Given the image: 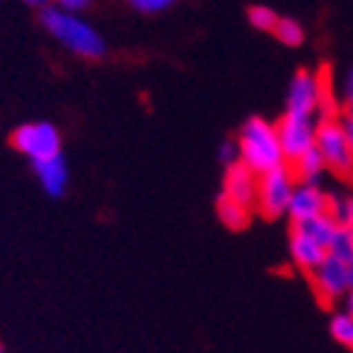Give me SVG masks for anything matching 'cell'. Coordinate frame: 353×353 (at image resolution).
I'll return each mask as SVG.
<instances>
[{
	"instance_id": "4316f807",
	"label": "cell",
	"mask_w": 353,
	"mask_h": 353,
	"mask_svg": "<svg viewBox=\"0 0 353 353\" xmlns=\"http://www.w3.org/2000/svg\"><path fill=\"white\" fill-rule=\"evenodd\" d=\"M25 3H28V6H45L48 0H25Z\"/></svg>"
},
{
	"instance_id": "30bf717a",
	"label": "cell",
	"mask_w": 353,
	"mask_h": 353,
	"mask_svg": "<svg viewBox=\"0 0 353 353\" xmlns=\"http://www.w3.org/2000/svg\"><path fill=\"white\" fill-rule=\"evenodd\" d=\"M257 183L259 176L252 173L245 163H232L225 168V181H223V195L230 201L240 203L248 210L257 205Z\"/></svg>"
},
{
	"instance_id": "44dd1931",
	"label": "cell",
	"mask_w": 353,
	"mask_h": 353,
	"mask_svg": "<svg viewBox=\"0 0 353 353\" xmlns=\"http://www.w3.org/2000/svg\"><path fill=\"white\" fill-rule=\"evenodd\" d=\"M134 10L146 12V15H153V12H163L171 6H176L178 0H126Z\"/></svg>"
},
{
	"instance_id": "5bb4252c",
	"label": "cell",
	"mask_w": 353,
	"mask_h": 353,
	"mask_svg": "<svg viewBox=\"0 0 353 353\" xmlns=\"http://www.w3.org/2000/svg\"><path fill=\"white\" fill-rule=\"evenodd\" d=\"M339 228H341V225L336 223L329 212V215H319V218L309 220V223L296 225L294 230H301V232H306L309 237H314V240H316L319 245H324L326 252H329V245H331V240H334L336 232H339Z\"/></svg>"
},
{
	"instance_id": "ffe728a7",
	"label": "cell",
	"mask_w": 353,
	"mask_h": 353,
	"mask_svg": "<svg viewBox=\"0 0 353 353\" xmlns=\"http://www.w3.org/2000/svg\"><path fill=\"white\" fill-rule=\"evenodd\" d=\"M331 218L346 230H353V198H331Z\"/></svg>"
},
{
	"instance_id": "8fae6325",
	"label": "cell",
	"mask_w": 353,
	"mask_h": 353,
	"mask_svg": "<svg viewBox=\"0 0 353 353\" xmlns=\"http://www.w3.org/2000/svg\"><path fill=\"white\" fill-rule=\"evenodd\" d=\"M32 168H35L37 181H40V185L45 188V193L52 195V198L65 195L67 183H70V171H67V161L62 153L50 156V159L35 161Z\"/></svg>"
},
{
	"instance_id": "9c48e42d",
	"label": "cell",
	"mask_w": 353,
	"mask_h": 353,
	"mask_svg": "<svg viewBox=\"0 0 353 353\" xmlns=\"http://www.w3.org/2000/svg\"><path fill=\"white\" fill-rule=\"evenodd\" d=\"M312 284H314L316 296L324 301V304L343 299V294L348 292L346 265H343L341 259L326 254L324 262H321L316 270H312Z\"/></svg>"
},
{
	"instance_id": "f546056e",
	"label": "cell",
	"mask_w": 353,
	"mask_h": 353,
	"mask_svg": "<svg viewBox=\"0 0 353 353\" xmlns=\"http://www.w3.org/2000/svg\"><path fill=\"white\" fill-rule=\"evenodd\" d=\"M351 232H353V230H351Z\"/></svg>"
},
{
	"instance_id": "cb8c5ba5",
	"label": "cell",
	"mask_w": 353,
	"mask_h": 353,
	"mask_svg": "<svg viewBox=\"0 0 353 353\" xmlns=\"http://www.w3.org/2000/svg\"><path fill=\"white\" fill-rule=\"evenodd\" d=\"M343 104H346V112H353V67L343 77Z\"/></svg>"
},
{
	"instance_id": "d6986e66",
	"label": "cell",
	"mask_w": 353,
	"mask_h": 353,
	"mask_svg": "<svg viewBox=\"0 0 353 353\" xmlns=\"http://www.w3.org/2000/svg\"><path fill=\"white\" fill-rule=\"evenodd\" d=\"M248 20L254 30H262V32H272L274 25H277V12L267 6H252L248 10Z\"/></svg>"
},
{
	"instance_id": "9a60e30c",
	"label": "cell",
	"mask_w": 353,
	"mask_h": 353,
	"mask_svg": "<svg viewBox=\"0 0 353 353\" xmlns=\"http://www.w3.org/2000/svg\"><path fill=\"white\" fill-rule=\"evenodd\" d=\"M218 218L220 223L225 225V228L230 230H245L250 223V210L245 205H240V203L230 201V198H225L223 193L218 195Z\"/></svg>"
},
{
	"instance_id": "52a82bcc",
	"label": "cell",
	"mask_w": 353,
	"mask_h": 353,
	"mask_svg": "<svg viewBox=\"0 0 353 353\" xmlns=\"http://www.w3.org/2000/svg\"><path fill=\"white\" fill-rule=\"evenodd\" d=\"M277 136L279 143H282L284 161L292 163L294 159H299L301 153L314 148L316 121H314V117H289V114H284L277 121Z\"/></svg>"
},
{
	"instance_id": "3957f363",
	"label": "cell",
	"mask_w": 353,
	"mask_h": 353,
	"mask_svg": "<svg viewBox=\"0 0 353 353\" xmlns=\"http://www.w3.org/2000/svg\"><path fill=\"white\" fill-rule=\"evenodd\" d=\"M314 146L321 153L326 168H331L336 176L346 178V181H353V146L348 143L346 134H343L339 117L319 119Z\"/></svg>"
},
{
	"instance_id": "ac0fdd59",
	"label": "cell",
	"mask_w": 353,
	"mask_h": 353,
	"mask_svg": "<svg viewBox=\"0 0 353 353\" xmlns=\"http://www.w3.org/2000/svg\"><path fill=\"white\" fill-rule=\"evenodd\" d=\"M329 254L336 259H341L343 265L346 262H353V232L346 228H339V232L334 235L329 245Z\"/></svg>"
},
{
	"instance_id": "7a4b0ae2",
	"label": "cell",
	"mask_w": 353,
	"mask_h": 353,
	"mask_svg": "<svg viewBox=\"0 0 353 353\" xmlns=\"http://www.w3.org/2000/svg\"><path fill=\"white\" fill-rule=\"evenodd\" d=\"M237 148H240V163H245L257 176L287 163L277 136V124L262 117H250L242 124Z\"/></svg>"
},
{
	"instance_id": "277c9868",
	"label": "cell",
	"mask_w": 353,
	"mask_h": 353,
	"mask_svg": "<svg viewBox=\"0 0 353 353\" xmlns=\"http://www.w3.org/2000/svg\"><path fill=\"white\" fill-rule=\"evenodd\" d=\"M296 188V181L289 171V165H279L274 171H267L259 176L257 183V210L265 215V218H279V215H287L289 201H292V193Z\"/></svg>"
},
{
	"instance_id": "5b68a950",
	"label": "cell",
	"mask_w": 353,
	"mask_h": 353,
	"mask_svg": "<svg viewBox=\"0 0 353 353\" xmlns=\"http://www.w3.org/2000/svg\"><path fill=\"white\" fill-rule=\"evenodd\" d=\"M12 143H15V148H18L20 153H25L32 163L62 153L59 131L54 129L50 121H30V124L18 126L15 134H12Z\"/></svg>"
},
{
	"instance_id": "f1b7e54d",
	"label": "cell",
	"mask_w": 353,
	"mask_h": 353,
	"mask_svg": "<svg viewBox=\"0 0 353 353\" xmlns=\"http://www.w3.org/2000/svg\"><path fill=\"white\" fill-rule=\"evenodd\" d=\"M348 114H353V112H348Z\"/></svg>"
},
{
	"instance_id": "603a6c76",
	"label": "cell",
	"mask_w": 353,
	"mask_h": 353,
	"mask_svg": "<svg viewBox=\"0 0 353 353\" xmlns=\"http://www.w3.org/2000/svg\"><path fill=\"white\" fill-rule=\"evenodd\" d=\"M89 3H92V0H54V8H59V10H65V12H77V15H79Z\"/></svg>"
},
{
	"instance_id": "ba28073f",
	"label": "cell",
	"mask_w": 353,
	"mask_h": 353,
	"mask_svg": "<svg viewBox=\"0 0 353 353\" xmlns=\"http://www.w3.org/2000/svg\"><path fill=\"white\" fill-rule=\"evenodd\" d=\"M331 212V195L324 193L319 185H304V183H296L294 193H292V201H289L287 215L292 220V225L309 223V220L319 218V215H329Z\"/></svg>"
},
{
	"instance_id": "6da1fadb",
	"label": "cell",
	"mask_w": 353,
	"mask_h": 353,
	"mask_svg": "<svg viewBox=\"0 0 353 353\" xmlns=\"http://www.w3.org/2000/svg\"><path fill=\"white\" fill-rule=\"evenodd\" d=\"M42 28L48 30L50 35L65 45L70 52L79 54L84 59H99L106 52L104 37L97 32L87 20H82L77 12H65L59 8H42L40 12Z\"/></svg>"
},
{
	"instance_id": "8992f818",
	"label": "cell",
	"mask_w": 353,
	"mask_h": 353,
	"mask_svg": "<svg viewBox=\"0 0 353 353\" xmlns=\"http://www.w3.org/2000/svg\"><path fill=\"white\" fill-rule=\"evenodd\" d=\"M326 84H329L326 77L309 70H299L289 82L284 114H289V117H314V114H319V101H321Z\"/></svg>"
},
{
	"instance_id": "d4e9b609",
	"label": "cell",
	"mask_w": 353,
	"mask_h": 353,
	"mask_svg": "<svg viewBox=\"0 0 353 353\" xmlns=\"http://www.w3.org/2000/svg\"><path fill=\"white\" fill-rule=\"evenodd\" d=\"M343 312L353 316V289H348L346 294H343Z\"/></svg>"
},
{
	"instance_id": "7c38bea8",
	"label": "cell",
	"mask_w": 353,
	"mask_h": 353,
	"mask_svg": "<svg viewBox=\"0 0 353 353\" xmlns=\"http://www.w3.org/2000/svg\"><path fill=\"white\" fill-rule=\"evenodd\" d=\"M289 252H292V259L296 262V267H301L304 272L316 270V267L324 262L326 254H329L324 245H319L314 237H309L306 232H301V230H292Z\"/></svg>"
},
{
	"instance_id": "83f0119b",
	"label": "cell",
	"mask_w": 353,
	"mask_h": 353,
	"mask_svg": "<svg viewBox=\"0 0 353 353\" xmlns=\"http://www.w3.org/2000/svg\"><path fill=\"white\" fill-rule=\"evenodd\" d=\"M0 353H6V351H3V346H0Z\"/></svg>"
},
{
	"instance_id": "2e32d148",
	"label": "cell",
	"mask_w": 353,
	"mask_h": 353,
	"mask_svg": "<svg viewBox=\"0 0 353 353\" xmlns=\"http://www.w3.org/2000/svg\"><path fill=\"white\" fill-rule=\"evenodd\" d=\"M272 32L287 48H299L301 42H304V28L294 18H279Z\"/></svg>"
},
{
	"instance_id": "e0dca14e",
	"label": "cell",
	"mask_w": 353,
	"mask_h": 353,
	"mask_svg": "<svg viewBox=\"0 0 353 353\" xmlns=\"http://www.w3.org/2000/svg\"><path fill=\"white\" fill-rule=\"evenodd\" d=\"M329 331H331V336H334V341H339L341 346L353 351V316L351 314H346V312L336 314V316L331 319Z\"/></svg>"
},
{
	"instance_id": "7402d4cb",
	"label": "cell",
	"mask_w": 353,
	"mask_h": 353,
	"mask_svg": "<svg viewBox=\"0 0 353 353\" xmlns=\"http://www.w3.org/2000/svg\"><path fill=\"white\" fill-rule=\"evenodd\" d=\"M218 159L225 163V168L232 163H237L240 161V148H237V141H223L218 148Z\"/></svg>"
},
{
	"instance_id": "484cf974",
	"label": "cell",
	"mask_w": 353,
	"mask_h": 353,
	"mask_svg": "<svg viewBox=\"0 0 353 353\" xmlns=\"http://www.w3.org/2000/svg\"><path fill=\"white\" fill-rule=\"evenodd\" d=\"M346 282L348 289H353V262H346Z\"/></svg>"
},
{
	"instance_id": "4fadbf2b",
	"label": "cell",
	"mask_w": 353,
	"mask_h": 353,
	"mask_svg": "<svg viewBox=\"0 0 353 353\" xmlns=\"http://www.w3.org/2000/svg\"><path fill=\"white\" fill-rule=\"evenodd\" d=\"M289 165V171L294 176V181L304 183V185H319L321 181V173L326 171L324 159H321V153L316 151V146L309 148L306 153H301L299 159H294Z\"/></svg>"
}]
</instances>
